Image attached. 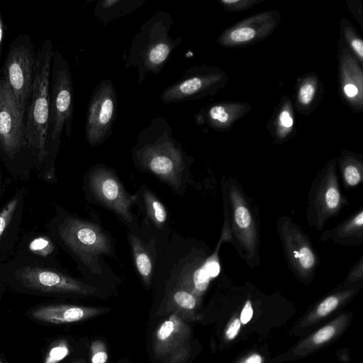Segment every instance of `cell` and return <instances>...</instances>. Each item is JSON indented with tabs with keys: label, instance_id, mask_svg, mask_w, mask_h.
<instances>
[{
	"label": "cell",
	"instance_id": "1",
	"mask_svg": "<svg viewBox=\"0 0 363 363\" xmlns=\"http://www.w3.org/2000/svg\"><path fill=\"white\" fill-rule=\"evenodd\" d=\"M132 154L140 168L153 173L174 189H179L189 158L164 118H153L140 130Z\"/></svg>",
	"mask_w": 363,
	"mask_h": 363
},
{
	"label": "cell",
	"instance_id": "2",
	"mask_svg": "<svg viewBox=\"0 0 363 363\" xmlns=\"http://www.w3.org/2000/svg\"><path fill=\"white\" fill-rule=\"evenodd\" d=\"M172 23L170 13L159 11L141 25L133 39L125 68L137 69L138 84L148 73L160 74L182 43L180 36L172 38L169 34Z\"/></svg>",
	"mask_w": 363,
	"mask_h": 363
},
{
	"label": "cell",
	"instance_id": "3",
	"mask_svg": "<svg viewBox=\"0 0 363 363\" xmlns=\"http://www.w3.org/2000/svg\"><path fill=\"white\" fill-rule=\"evenodd\" d=\"M52 43L46 39L37 50L34 79L26 113V135L33 160L43 164L47 157L50 116V83Z\"/></svg>",
	"mask_w": 363,
	"mask_h": 363
},
{
	"label": "cell",
	"instance_id": "4",
	"mask_svg": "<svg viewBox=\"0 0 363 363\" xmlns=\"http://www.w3.org/2000/svg\"><path fill=\"white\" fill-rule=\"evenodd\" d=\"M73 112L74 88L69 65L60 52L54 50L50 70L48 155L57 153L63 132L67 138L71 137Z\"/></svg>",
	"mask_w": 363,
	"mask_h": 363
},
{
	"label": "cell",
	"instance_id": "5",
	"mask_svg": "<svg viewBox=\"0 0 363 363\" xmlns=\"http://www.w3.org/2000/svg\"><path fill=\"white\" fill-rule=\"evenodd\" d=\"M36 54L30 36L19 34L10 43L1 69V77L10 87L25 118L33 88Z\"/></svg>",
	"mask_w": 363,
	"mask_h": 363
},
{
	"label": "cell",
	"instance_id": "6",
	"mask_svg": "<svg viewBox=\"0 0 363 363\" xmlns=\"http://www.w3.org/2000/svg\"><path fill=\"white\" fill-rule=\"evenodd\" d=\"M26 118L6 82L0 78V155L16 164L32 159L26 135Z\"/></svg>",
	"mask_w": 363,
	"mask_h": 363
},
{
	"label": "cell",
	"instance_id": "7",
	"mask_svg": "<svg viewBox=\"0 0 363 363\" xmlns=\"http://www.w3.org/2000/svg\"><path fill=\"white\" fill-rule=\"evenodd\" d=\"M118 97L113 82L102 79L94 89L89 100L85 123V137L95 147L111 135L117 117Z\"/></svg>",
	"mask_w": 363,
	"mask_h": 363
},
{
	"label": "cell",
	"instance_id": "8",
	"mask_svg": "<svg viewBox=\"0 0 363 363\" xmlns=\"http://www.w3.org/2000/svg\"><path fill=\"white\" fill-rule=\"evenodd\" d=\"M59 236L65 245L86 265L100 255L111 254L109 238L94 223L67 218L59 228Z\"/></svg>",
	"mask_w": 363,
	"mask_h": 363
},
{
	"label": "cell",
	"instance_id": "9",
	"mask_svg": "<svg viewBox=\"0 0 363 363\" xmlns=\"http://www.w3.org/2000/svg\"><path fill=\"white\" fill-rule=\"evenodd\" d=\"M89 176V189L94 198L127 223H133L134 218L130 209L136 196L129 194L106 167H94Z\"/></svg>",
	"mask_w": 363,
	"mask_h": 363
},
{
	"label": "cell",
	"instance_id": "10",
	"mask_svg": "<svg viewBox=\"0 0 363 363\" xmlns=\"http://www.w3.org/2000/svg\"><path fill=\"white\" fill-rule=\"evenodd\" d=\"M17 279L24 286L45 293L89 296L97 292V289L92 286L47 268L23 267L17 273Z\"/></svg>",
	"mask_w": 363,
	"mask_h": 363
},
{
	"label": "cell",
	"instance_id": "11",
	"mask_svg": "<svg viewBox=\"0 0 363 363\" xmlns=\"http://www.w3.org/2000/svg\"><path fill=\"white\" fill-rule=\"evenodd\" d=\"M214 74L212 69L206 67H189L179 79L162 91L160 99L164 104H175L202 97L214 88Z\"/></svg>",
	"mask_w": 363,
	"mask_h": 363
},
{
	"label": "cell",
	"instance_id": "12",
	"mask_svg": "<svg viewBox=\"0 0 363 363\" xmlns=\"http://www.w3.org/2000/svg\"><path fill=\"white\" fill-rule=\"evenodd\" d=\"M190 328L187 321L172 313L157 328L153 337L155 358L164 359L172 352L189 342Z\"/></svg>",
	"mask_w": 363,
	"mask_h": 363
},
{
	"label": "cell",
	"instance_id": "13",
	"mask_svg": "<svg viewBox=\"0 0 363 363\" xmlns=\"http://www.w3.org/2000/svg\"><path fill=\"white\" fill-rule=\"evenodd\" d=\"M107 308L70 304H55L39 307L32 311L33 318L51 324L82 321L106 313Z\"/></svg>",
	"mask_w": 363,
	"mask_h": 363
},
{
	"label": "cell",
	"instance_id": "14",
	"mask_svg": "<svg viewBox=\"0 0 363 363\" xmlns=\"http://www.w3.org/2000/svg\"><path fill=\"white\" fill-rule=\"evenodd\" d=\"M145 2V0L98 1L94 8V16L104 26H107L115 19L124 17L133 12Z\"/></svg>",
	"mask_w": 363,
	"mask_h": 363
},
{
	"label": "cell",
	"instance_id": "15",
	"mask_svg": "<svg viewBox=\"0 0 363 363\" xmlns=\"http://www.w3.org/2000/svg\"><path fill=\"white\" fill-rule=\"evenodd\" d=\"M219 272V264L216 261H208L190 275L186 274L182 275L179 286L194 295L195 291L202 292L205 291L210 279L216 277Z\"/></svg>",
	"mask_w": 363,
	"mask_h": 363
},
{
	"label": "cell",
	"instance_id": "16",
	"mask_svg": "<svg viewBox=\"0 0 363 363\" xmlns=\"http://www.w3.org/2000/svg\"><path fill=\"white\" fill-rule=\"evenodd\" d=\"M135 267L140 278L146 285H149L152 275L153 264L149 252L142 241L134 235H130Z\"/></svg>",
	"mask_w": 363,
	"mask_h": 363
},
{
	"label": "cell",
	"instance_id": "17",
	"mask_svg": "<svg viewBox=\"0 0 363 363\" xmlns=\"http://www.w3.org/2000/svg\"><path fill=\"white\" fill-rule=\"evenodd\" d=\"M196 305L197 300L195 295L182 287L175 289L170 294L169 311L179 314L186 321Z\"/></svg>",
	"mask_w": 363,
	"mask_h": 363
},
{
	"label": "cell",
	"instance_id": "18",
	"mask_svg": "<svg viewBox=\"0 0 363 363\" xmlns=\"http://www.w3.org/2000/svg\"><path fill=\"white\" fill-rule=\"evenodd\" d=\"M143 198L147 214L158 228H162L167 220V212L162 203L149 190H144Z\"/></svg>",
	"mask_w": 363,
	"mask_h": 363
},
{
	"label": "cell",
	"instance_id": "19",
	"mask_svg": "<svg viewBox=\"0 0 363 363\" xmlns=\"http://www.w3.org/2000/svg\"><path fill=\"white\" fill-rule=\"evenodd\" d=\"M29 249L34 254L47 257L54 251V245L51 240L45 236H38L29 243Z\"/></svg>",
	"mask_w": 363,
	"mask_h": 363
},
{
	"label": "cell",
	"instance_id": "20",
	"mask_svg": "<svg viewBox=\"0 0 363 363\" xmlns=\"http://www.w3.org/2000/svg\"><path fill=\"white\" fill-rule=\"evenodd\" d=\"M19 203V198L11 199L0 211V238L9 225Z\"/></svg>",
	"mask_w": 363,
	"mask_h": 363
},
{
	"label": "cell",
	"instance_id": "21",
	"mask_svg": "<svg viewBox=\"0 0 363 363\" xmlns=\"http://www.w3.org/2000/svg\"><path fill=\"white\" fill-rule=\"evenodd\" d=\"M91 363H108V355L105 342L100 339L94 340L90 345Z\"/></svg>",
	"mask_w": 363,
	"mask_h": 363
},
{
	"label": "cell",
	"instance_id": "22",
	"mask_svg": "<svg viewBox=\"0 0 363 363\" xmlns=\"http://www.w3.org/2000/svg\"><path fill=\"white\" fill-rule=\"evenodd\" d=\"M69 353V345L65 340L58 342L49 351L45 363H57Z\"/></svg>",
	"mask_w": 363,
	"mask_h": 363
},
{
	"label": "cell",
	"instance_id": "23",
	"mask_svg": "<svg viewBox=\"0 0 363 363\" xmlns=\"http://www.w3.org/2000/svg\"><path fill=\"white\" fill-rule=\"evenodd\" d=\"M190 354V345L188 342L164 359V363H184Z\"/></svg>",
	"mask_w": 363,
	"mask_h": 363
},
{
	"label": "cell",
	"instance_id": "24",
	"mask_svg": "<svg viewBox=\"0 0 363 363\" xmlns=\"http://www.w3.org/2000/svg\"><path fill=\"white\" fill-rule=\"evenodd\" d=\"M255 34V30L252 28H240L231 32L230 38L235 42L242 43L252 40Z\"/></svg>",
	"mask_w": 363,
	"mask_h": 363
},
{
	"label": "cell",
	"instance_id": "25",
	"mask_svg": "<svg viewBox=\"0 0 363 363\" xmlns=\"http://www.w3.org/2000/svg\"><path fill=\"white\" fill-rule=\"evenodd\" d=\"M294 256L298 258L300 264L304 269H310L314 264L315 258L312 251L308 247H302L298 252H295Z\"/></svg>",
	"mask_w": 363,
	"mask_h": 363
},
{
	"label": "cell",
	"instance_id": "26",
	"mask_svg": "<svg viewBox=\"0 0 363 363\" xmlns=\"http://www.w3.org/2000/svg\"><path fill=\"white\" fill-rule=\"evenodd\" d=\"M235 220L240 228H246L249 227L251 223V217L248 209L245 206H238L235 212Z\"/></svg>",
	"mask_w": 363,
	"mask_h": 363
},
{
	"label": "cell",
	"instance_id": "27",
	"mask_svg": "<svg viewBox=\"0 0 363 363\" xmlns=\"http://www.w3.org/2000/svg\"><path fill=\"white\" fill-rule=\"evenodd\" d=\"M338 301L334 296L325 299L318 307L317 312L319 315L324 316L331 312L337 306Z\"/></svg>",
	"mask_w": 363,
	"mask_h": 363
},
{
	"label": "cell",
	"instance_id": "28",
	"mask_svg": "<svg viewBox=\"0 0 363 363\" xmlns=\"http://www.w3.org/2000/svg\"><path fill=\"white\" fill-rule=\"evenodd\" d=\"M314 94L315 88L311 84H304L299 90V101L301 104L306 105L312 101Z\"/></svg>",
	"mask_w": 363,
	"mask_h": 363
},
{
	"label": "cell",
	"instance_id": "29",
	"mask_svg": "<svg viewBox=\"0 0 363 363\" xmlns=\"http://www.w3.org/2000/svg\"><path fill=\"white\" fill-rule=\"evenodd\" d=\"M325 203L328 208L334 209L339 205L340 195L334 187L328 189L325 193Z\"/></svg>",
	"mask_w": 363,
	"mask_h": 363
},
{
	"label": "cell",
	"instance_id": "30",
	"mask_svg": "<svg viewBox=\"0 0 363 363\" xmlns=\"http://www.w3.org/2000/svg\"><path fill=\"white\" fill-rule=\"evenodd\" d=\"M335 333V329L332 326H325L318 330L313 336V341L316 344H320L329 340Z\"/></svg>",
	"mask_w": 363,
	"mask_h": 363
},
{
	"label": "cell",
	"instance_id": "31",
	"mask_svg": "<svg viewBox=\"0 0 363 363\" xmlns=\"http://www.w3.org/2000/svg\"><path fill=\"white\" fill-rule=\"evenodd\" d=\"M345 177L348 184L354 186L360 181V174L357 169L352 165L347 166L345 169Z\"/></svg>",
	"mask_w": 363,
	"mask_h": 363
},
{
	"label": "cell",
	"instance_id": "32",
	"mask_svg": "<svg viewBox=\"0 0 363 363\" xmlns=\"http://www.w3.org/2000/svg\"><path fill=\"white\" fill-rule=\"evenodd\" d=\"M253 314V310L250 302L248 301L246 302L240 315V321L243 324L247 323L252 318Z\"/></svg>",
	"mask_w": 363,
	"mask_h": 363
},
{
	"label": "cell",
	"instance_id": "33",
	"mask_svg": "<svg viewBox=\"0 0 363 363\" xmlns=\"http://www.w3.org/2000/svg\"><path fill=\"white\" fill-rule=\"evenodd\" d=\"M240 321L238 319H235L229 326L228 330L226 331V336L228 339H233L237 335L240 330Z\"/></svg>",
	"mask_w": 363,
	"mask_h": 363
},
{
	"label": "cell",
	"instance_id": "34",
	"mask_svg": "<svg viewBox=\"0 0 363 363\" xmlns=\"http://www.w3.org/2000/svg\"><path fill=\"white\" fill-rule=\"evenodd\" d=\"M279 121L284 127L286 128H289L293 125L294 120L290 116L289 113L286 111H284L281 113L279 116Z\"/></svg>",
	"mask_w": 363,
	"mask_h": 363
},
{
	"label": "cell",
	"instance_id": "35",
	"mask_svg": "<svg viewBox=\"0 0 363 363\" xmlns=\"http://www.w3.org/2000/svg\"><path fill=\"white\" fill-rule=\"evenodd\" d=\"M6 26L0 11V78H1V60L2 56L3 41L5 35Z\"/></svg>",
	"mask_w": 363,
	"mask_h": 363
},
{
	"label": "cell",
	"instance_id": "36",
	"mask_svg": "<svg viewBox=\"0 0 363 363\" xmlns=\"http://www.w3.org/2000/svg\"><path fill=\"white\" fill-rule=\"evenodd\" d=\"M351 46L360 59L363 57V43L360 39H353L351 41Z\"/></svg>",
	"mask_w": 363,
	"mask_h": 363
},
{
	"label": "cell",
	"instance_id": "37",
	"mask_svg": "<svg viewBox=\"0 0 363 363\" xmlns=\"http://www.w3.org/2000/svg\"><path fill=\"white\" fill-rule=\"evenodd\" d=\"M344 91L348 97H354L357 94L358 89L354 85L348 84L344 86Z\"/></svg>",
	"mask_w": 363,
	"mask_h": 363
},
{
	"label": "cell",
	"instance_id": "38",
	"mask_svg": "<svg viewBox=\"0 0 363 363\" xmlns=\"http://www.w3.org/2000/svg\"><path fill=\"white\" fill-rule=\"evenodd\" d=\"M245 363H261V357L257 354H254L249 357Z\"/></svg>",
	"mask_w": 363,
	"mask_h": 363
},
{
	"label": "cell",
	"instance_id": "39",
	"mask_svg": "<svg viewBox=\"0 0 363 363\" xmlns=\"http://www.w3.org/2000/svg\"><path fill=\"white\" fill-rule=\"evenodd\" d=\"M70 363H86V362L82 359H78V360L73 361Z\"/></svg>",
	"mask_w": 363,
	"mask_h": 363
},
{
	"label": "cell",
	"instance_id": "40",
	"mask_svg": "<svg viewBox=\"0 0 363 363\" xmlns=\"http://www.w3.org/2000/svg\"><path fill=\"white\" fill-rule=\"evenodd\" d=\"M0 363H2V362L0 361Z\"/></svg>",
	"mask_w": 363,
	"mask_h": 363
}]
</instances>
